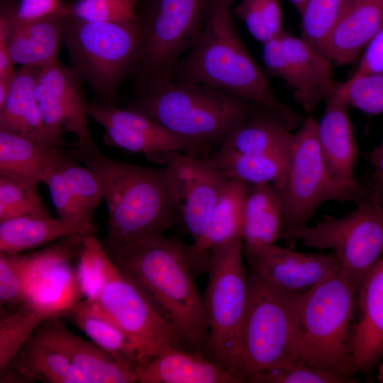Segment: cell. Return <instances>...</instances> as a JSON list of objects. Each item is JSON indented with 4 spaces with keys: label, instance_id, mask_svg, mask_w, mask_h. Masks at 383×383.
Here are the masks:
<instances>
[{
    "label": "cell",
    "instance_id": "47",
    "mask_svg": "<svg viewBox=\"0 0 383 383\" xmlns=\"http://www.w3.org/2000/svg\"><path fill=\"white\" fill-rule=\"evenodd\" d=\"M377 188L378 193L379 194V196L383 201V182L379 180H377L375 179H373V183H372Z\"/></svg>",
    "mask_w": 383,
    "mask_h": 383
},
{
    "label": "cell",
    "instance_id": "16",
    "mask_svg": "<svg viewBox=\"0 0 383 383\" xmlns=\"http://www.w3.org/2000/svg\"><path fill=\"white\" fill-rule=\"evenodd\" d=\"M179 218L197 242L230 179L204 157L176 153L165 165Z\"/></svg>",
    "mask_w": 383,
    "mask_h": 383
},
{
    "label": "cell",
    "instance_id": "37",
    "mask_svg": "<svg viewBox=\"0 0 383 383\" xmlns=\"http://www.w3.org/2000/svg\"><path fill=\"white\" fill-rule=\"evenodd\" d=\"M233 13L262 45L284 32L279 0H239Z\"/></svg>",
    "mask_w": 383,
    "mask_h": 383
},
{
    "label": "cell",
    "instance_id": "8",
    "mask_svg": "<svg viewBox=\"0 0 383 383\" xmlns=\"http://www.w3.org/2000/svg\"><path fill=\"white\" fill-rule=\"evenodd\" d=\"M211 0H140L136 21L142 60L133 74L135 89L172 78L182 57L204 26Z\"/></svg>",
    "mask_w": 383,
    "mask_h": 383
},
{
    "label": "cell",
    "instance_id": "9",
    "mask_svg": "<svg viewBox=\"0 0 383 383\" xmlns=\"http://www.w3.org/2000/svg\"><path fill=\"white\" fill-rule=\"evenodd\" d=\"M367 191L359 182L343 183L331 175L321 150L318 122L312 115L306 117L294 133L286 180L280 191L282 231L306 226L318 207L327 201L358 204Z\"/></svg>",
    "mask_w": 383,
    "mask_h": 383
},
{
    "label": "cell",
    "instance_id": "44",
    "mask_svg": "<svg viewBox=\"0 0 383 383\" xmlns=\"http://www.w3.org/2000/svg\"><path fill=\"white\" fill-rule=\"evenodd\" d=\"M12 16L19 21L46 17L67 9L64 0H19L15 6H9Z\"/></svg>",
    "mask_w": 383,
    "mask_h": 383
},
{
    "label": "cell",
    "instance_id": "13",
    "mask_svg": "<svg viewBox=\"0 0 383 383\" xmlns=\"http://www.w3.org/2000/svg\"><path fill=\"white\" fill-rule=\"evenodd\" d=\"M264 72L284 81L308 113L325 101L333 81L331 61L303 38L285 31L262 44Z\"/></svg>",
    "mask_w": 383,
    "mask_h": 383
},
{
    "label": "cell",
    "instance_id": "39",
    "mask_svg": "<svg viewBox=\"0 0 383 383\" xmlns=\"http://www.w3.org/2000/svg\"><path fill=\"white\" fill-rule=\"evenodd\" d=\"M23 216H51L38 194L0 176V222Z\"/></svg>",
    "mask_w": 383,
    "mask_h": 383
},
{
    "label": "cell",
    "instance_id": "42",
    "mask_svg": "<svg viewBox=\"0 0 383 383\" xmlns=\"http://www.w3.org/2000/svg\"><path fill=\"white\" fill-rule=\"evenodd\" d=\"M254 383H343L341 378L315 367L294 362L277 366L256 374Z\"/></svg>",
    "mask_w": 383,
    "mask_h": 383
},
{
    "label": "cell",
    "instance_id": "32",
    "mask_svg": "<svg viewBox=\"0 0 383 383\" xmlns=\"http://www.w3.org/2000/svg\"><path fill=\"white\" fill-rule=\"evenodd\" d=\"M293 137L277 116L258 106L218 149L252 155H289Z\"/></svg>",
    "mask_w": 383,
    "mask_h": 383
},
{
    "label": "cell",
    "instance_id": "45",
    "mask_svg": "<svg viewBox=\"0 0 383 383\" xmlns=\"http://www.w3.org/2000/svg\"><path fill=\"white\" fill-rule=\"evenodd\" d=\"M383 72V23L367 43L353 75Z\"/></svg>",
    "mask_w": 383,
    "mask_h": 383
},
{
    "label": "cell",
    "instance_id": "21",
    "mask_svg": "<svg viewBox=\"0 0 383 383\" xmlns=\"http://www.w3.org/2000/svg\"><path fill=\"white\" fill-rule=\"evenodd\" d=\"M66 10L29 21H19L7 6L1 9L0 25L6 32L9 48L15 65L43 68L58 61L63 42Z\"/></svg>",
    "mask_w": 383,
    "mask_h": 383
},
{
    "label": "cell",
    "instance_id": "33",
    "mask_svg": "<svg viewBox=\"0 0 383 383\" xmlns=\"http://www.w3.org/2000/svg\"><path fill=\"white\" fill-rule=\"evenodd\" d=\"M204 159L230 179L246 184H271L279 192L284 186L289 155H252L218 149Z\"/></svg>",
    "mask_w": 383,
    "mask_h": 383
},
{
    "label": "cell",
    "instance_id": "43",
    "mask_svg": "<svg viewBox=\"0 0 383 383\" xmlns=\"http://www.w3.org/2000/svg\"><path fill=\"white\" fill-rule=\"evenodd\" d=\"M57 155L45 169L42 182L49 190L59 218L73 223H91L86 218L58 169L56 164Z\"/></svg>",
    "mask_w": 383,
    "mask_h": 383
},
{
    "label": "cell",
    "instance_id": "19",
    "mask_svg": "<svg viewBox=\"0 0 383 383\" xmlns=\"http://www.w3.org/2000/svg\"><path fill=\"white\" fill-rule=\"evenodd\" d=\"M60 318L50 316L33 333L62 353L88 383L137 382L135 369L118 362L92 341L76 335Z\"/></svg>",
    "mask_w": 383,
    "mask_h": 383
},
{
    "label": "cell",
    "instance_id": "30",
    "mask_svg": "<svg viewBox=\"0 0 383 383\" xmlns=\"http://www.w3.org/2000/svg\"><path fill=\"white\" fill-rule=\"evenodd\" d=\"M91 223H73L51 216H23L0 222V253L18 254L57 239L95 233Z\"/></svg>",
    "mask_w": 383,
    "mask_h": 383
},
{
    "label": "cell",
    "instance_id": "7",
    "mask_svg": "<svg viewBox=\"0 0 383 383\" xmlns=\"http://www.w3.org/2000/svg\"><path fill=\"white\" fill-rule=\"evenodd\" d=\"M63 42L72 67L104 103L114 104L120 86L133 76L143 57L137 21H86L67 13Z\"/></svg>",
    "mask_w": 383,
    "mask_h": 383
},
{
    "label": "cell",
    "instance_id": "1",
    "mask_svg": "<svg viewBox=\"0 0 383 383\" xmlns=\"http://www.w3.org/2000/svg\"><path fill=\"white\" fill-rule=\"evenodd\" d=\"M234 0H211L203 30L177 63L172 79L205 84L277 116L292 131L304 117L282 102L245 46L233 21Z\"/></svg>",
    "mask_w": 383,
    "mask_h": 383
},
{
    "label": "cell",
    "instance_id": "6",
    "mask_svg": "<svg viewBox=\"0 0 383 383\" xmlns=\"http://www.w3.org/2000/svg\"><path fill=\"white\" fill-rule=\"evenodd\" d=\"M302 298L275 289L248 272L247 304L230 369L240 382H250L263 370L300 362L296 345Z\"/></svg>",
    "mask_w": 383,
    "mask_h": 383
},
{
    "label": "cell",
    "instance_id": "25",
    "mask_svg": "<svg viewBox=\"0 0 383 383\" xmlns=\"http://www.w3.org/2000/svg\"><path fill=\"white\" fill-rule=\"evenodd\" d=\"M39 68L21 67L16 71L7 98L0 107V131L63 148L64 139L45 125L35 96Z\"/></svg>",
    "mask_w": 383,
    "mask_h": 383
},
{
    "label": "cell",
    "instance_id": "20",
    "mask_svg": "<svg viewBox=\"0 0 383 383\" xmlns=\"http://www.w3.org/2000/svg\"><path fill=\"white\" fill-rule=\"evenodd\" d=\"M351 355L355 372H369L383 358V253L358 290Z\"/></svg>",
    "mask_w": 383,
    "mask_h": 383
},
{
    "label": "cell",
    "instance_id": "40",
    "mask_svg": "<svg viewBox=\"0 0 383 383\" xmlns=\"http://www.w3.org/2000/svg\"><path fill=\"white\" fill-rule=\"evenodd\" d=\"M140 0H75L69 14L86 21H135Z\"/></svg>",
    "mask_w": 383,
    "mask_h": 383
},
{
    "label": "cell",
    "instance_id": "22",
    "mask_svg": "<svg viewBox=\"0 0 383 383\" xmlns=\"http://www.w3.org/2000/svg\"><path fill=\"white\" fill-rule=\"evenodd\" d=\"M326 110L318 122V138L321 150L331 175L338 181L355 184L354 171L358 148L348 113V105L338 95L331 92Z\"/></svg>",
    "mask_w": 383,
    "mask_h": 383
},
{
    "label": "cell",
    "instance_id": "5",
    "mask_svg": "<svg viewBox=\"0 0 383 383\" xmlns=\"http://www.w3.org/2000/svg\"><path fill=\"white\" fill-rule=\"evenodd\" d=\"M358 290L339 267L303 296L299 310V361L345 382H356L350 342Z\"/></svg>",
    "mask_w": 383,
    "mask_h": 383
},
{
    "label": "cell",
    "instance_id": "38",
    "mask_svg": "<svg viewBox=\"0 0 383 383\" xmlns=\"http://www.w3.org/2000/svg\"><path fill=\"white\" fill-rule=\"evenodd\" d=\"M331 92L367 114L383 113V72L352 75L343 82L334 81Z\"/></svg>",
    "mask_w": 383,
    "mask_h": 383
},
{
    "label": "cell",
    "instance_id": "15",
    "mask_svg": "<svg viewBox=\"0 0 383 383\" xmlns=\"http://www.w3.org/2000/svg\"><path fill=\"white\" fill-rule=\"evenodd\" d=\"M82 235L61 239L47 249L28 254L24 298L50 314L62 311L84 298L71 261L79 256Z\"/></svg>",
    "mask_w": 383,
    "mask_h": 383
},
{
    "label": "cell",
    "instance_id": "12",
    "mask_svg": "<svg viewBox=\"0 0 383 383\" xmlns=\"http://www.w3.org/2000/svg\"><path fill=\"white\" fill-rule=\"evenodd\" d=\"M243 256L241 238L212 250L204 295L209 323L205 351L230 372L248 293Z\"/></svg>",
    "mask_w": 383,
    "mask_h": 383
},
{
    "label": "cell",
    "instance_id": "4",
    "mask_svg": "<svg viewBox=\"0 0 383 383\" xmlns=\"http://www.w3.org/2000/svg\"><path fill=\"white\" fill-rule=\"evenodd\" d=\"M257 107L211 87L171 78L135 89L127 108L154 120L207 156Z\"/></svg>",
    "mask_w": 383,
    "mask_h": 383
},
{
    "label": "cell",
    "instance_id": "10",
    "mask_svg": "<svg viewBox=\"0 0 383 383\" xmlns=\"http://www.w3.org/2000/svg\"><path fill=\"white\" fill-rule=\"evenodd\" d=\"M280 238L332 250L340 269L360 289L383 253V201L372 184L365 199L345 216H325L316 225L283 231Z\"/></svg>",
    "mask_w": 383,
    "mask_h": 383
},
{
    "label": "cell",
    "instance_id": "17",
    "mask_svg": "<svg viewBox=\"0 0 383 383\" xmlns=\"http://www.w3.org/2000/svg\"><path fill=\"white\" fill-rule=\"evenodd\" d=\"M83 82L72 67H65L58 60L39 70L35 86V99L46 127L60 139L65 133L74 134L76 145L94 140L88 126Z\"/></svg>",
    "mask_w": 383,
    "mask_h": 383
},
{
    "label": "cell",
    "instance_id": "35",
    "mask_svg": "<svg viewBox=\"0 0 383 383\" xmlns=\"http://www.w3.org/2000/svg\"><path fill=\"white\" fill-rule=\"evenodd\" d=\"M352 1L306 0L299 11L301 37L323 54L328 39Z\"/></svg>",
    "mask_w": 383,
    "mask_h": 383
},
{
    "label": "cell",
    "instance_id": "36",
    "mask_svg": "<svg viewBox=\"0 0 383 383\" xmlns=\"http://www.w3.org/2000/svg\"><path fill=\"white\" fill-rule=\"evenodd\" d=\"M56 164L87 221L104 199L103 190L96 174L82 167L63 149L59 150Z\"/></svg>",
    "mask_w": 383,
    "mask_h": 383
},
{
    "label": "cell",
    "instance_id": "18",
    "mask_svg": "<svg viewBox=\"0 0 383 383\" xmlns=\"http://www.w3.org/2000/svg\"><path fill=\"white\" fill-rule=\"evenodd\" d=\"M248 266V272L267 285L301 296L340 267L333 252H301L276 244L263 250Z\"/></svg>",
    "mask_w": 383,
    "mask_h": 383
},
{
    "label": "cell",
    "instance_id": "26",
    "mask_svg": "<svg viewBox=\"0 0 383 383\" xmlns=\"http://www.w3.org/2000/svg\"><path fill=\"white\" fill-rule=\"evenodd\" d=\"M140 383H238L239 379L203 354L168 348L136 369Z\"/></svg>",
    "mask_w": 383,
    "mask_h": 383
},
{
    "label": "cell",
    "instance_id": "23",
    "mask_svg": "<svg viewBox=\"0 0 383 383\" xmlns=\"http://www.w3.org/2000/svg\"><path fill=\"white\" fill-rule=\"evenodd\" d=\"M247 184L230 179L226 185L209 221L204 235L187 245L194 273L209 270L210 252L241 238Z\"/></svg>",
    "mask_w": 383,
    "mask_h": 383
},
{
    "label": "cell",
    "instance_id": "28",
    "mask_svg": "<svg viewBox=\"0 0 383 383\" xmlns=\"http://www.w3.org/2000/svg\"><path fill=\"white\" fill-rule=\"evenodd\" d=\"M88 383L60 352L34 333L9 366L0 372V382Z\"/></svg>",
    "mask_w": 383,
    "mask_h": 383
},
{
    "label": "cell",
    "instance_id": "27",
    "mask_svg": "<svg viewBox=\"0 0 383 383\" xmlns=\"http://www.w3.org/2000/svg\"><path fill=\"white\" fill-rule=\"evenodd\" d=\"M382 23L383 0H353L323 54L338 65L354 63Z\"/></svg>",
    "mask_w": 383,
    "mask_h": 383
},
{
    "label": "cell",
    "instance_id": "46",
    "mask_svg": "<svg viewBox=\"0 0 383 383\" xmlns=\"http://www.w3.org/2000/svg\"><path fill=\"white\" fill-rule=\"evenodd\" d=\"M365 157L374 170L373 178L383 182V137L379 144L367 152Z\"/></svg>",
    "mask_w": 383,
    "mask_h": 383
},
{
    "label": "cell",
    "instance_id": "24",
    "mask_svg": "<svg viewBox=\"0 0 383 383\" xmlns=\"http://www.w3.org/2000/svg\"><path fill=\"white\" fill-rule=\"evenodd\" d=\"M283 230V209L279 190L271 184H247L241 231L247 262L275 244Z\"/></svg>",
    "mask_w": 383,
    "mask_h": 383
},
{
    "label": "cell",
    "instance_id": "31",
    "mask_svg": "<svg viewBox=\"0 0 383 383\" xmlns=\"http://www.w3.org/2000/svg\"><path fill=\"white\" fill-rule=\"evenodd\" d=\"M72 321L97 346L118 362L135 370L138 357L131 340L96 300L84 297L59 315Z\"/></svg>",
    "mask_w": 383,
    "mask_h": 383
},
{
    "label": "cell",
    "instance_id": "49",
    "mask_svg": "<svg viewBox=\"0 0 383 383\" xmlns=\"http://www.w3.org/2000/svg\"><path fill=\"white\" fill-rule=\"evenodd\" d=\"M377 377H378L379 381H380L381 382H383V362L381 363V365L379 367Z\"/></svg>",
    "mask_w": 383,
    "mask_h": 383
},
{
    "label": "cell",
    "instance_id": "3",
    "mask_svg": "<svg viewBox=\"0 0 383 383\" xmlns=\"http://www.w3.org/2000/svg\"><path fill=\"white\" fill-rule=\"evenodd\" d=\"M104 246L118 269L148 294L195 352L206 350L209 323L204 296L194 279L187 245L165 235Z\"/></svg>",
    "mask_w": 383,
    "mask_h": 383
},
{
    "label": "cell",
    "instance_id": "2",
    "mask_svg": "<svg viewBox=\"0 0 383 383\" xmlns=\"http://www.w3.org/2000/svg\"><path fill=\"white\" fill-rule=\"evenodd\" d=\"M97 177L108 209L102 245L165 235L179 215L165 167L152 168L105 155L93 140L67 152Z\"/></svg>",
    "mask_w": 383,
    "mask_h": 383
},
{
    "label": "cell",
    "instance_id": "41",
    "mask_svg": "<svg viewBox=\"0 0 383 383\" xmlns=\"http://www.w3.org/2000/svg\"><path fill=\"white\" fill-rule=\"evenodd\" d=\"M28 254L0 253L1 306H18L24 302L25 280Z\"/></svg>",
    "mask_w": 383,
    "mask_h": 383
},
{
    "label": "cell",
    "instance_id": "48",
    "mask_svg": "<svg viewBox=\"0 0 383 383\" xmlns=\"http://www.w3.org/2000/svg\"><path fill=\"white\" fill-rule=\"evenodd\" d=\"M306 0H289V1L296 7L299 12Z\"/></svg>",
    "mask_w": 383,
    "mask_h": 383
},
{
    "label": "cell",
    "instance_id": "34",
    "mask_svg": "<svg viewBox=\"0 0 383 383\" xmlns=\"http://www.w3.org/2000/svg\"><path fill=\"white\" fill-rule=\"evenodd\" d=\"M52 316L25 301L16 311L0 321V372L4 370L23 345L46 318Z\"/></svg>",
    "mask_w": 383,
    "mask_h": 383
},
{
    "label": "cell",
    "instance_id": "29",
    "mask_svg": "<svg viewBox=\"0 0 383 383\" xmlns=\"http://www.w3.org/2000/svg\"><path fill=\"white\" fill-rule=\"evenodd\" d=\"M60 149L0 131V176L38 194L45 169Z\"/></svg>",
    "mask_w": 383,
    "mask_h": 383
},
{
    "label": "cell",
    "instance_id": "11",
    "mask_svg": "<svg viewBox=\"0 0 383 383\" xmlns=\"http://www.w3.org/2000/svg\"><path fill=\"white\" fill-rule=\"evenodd\" d=\"M101 273V286L93 299L131 340L138 355V367L168 348H192L143 289L122 272L107 253Z\"/></svg>",
    "mask_w": 383,
    "mask_h": 383
},
{
    "label": "cell",
    "instance_id": "14",
    "mask_svg": "<svg viewBox=\"0 0 383 383\" xmlns=\"http://www.w3.org/2000/svg\"><path fill=\"white\" fill-rule=\"evenodd\" d=\"M87 113L104 128L109 144L142 154L150 162L165 165L176 153L206 156L194 144L135 110L99 102L87 104Z\"/></svg>",
    "mask_w": 383,
    "mask_h": 383
}]
</instances>
